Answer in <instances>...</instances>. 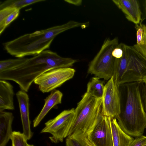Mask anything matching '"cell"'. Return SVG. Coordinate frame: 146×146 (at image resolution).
Returning <instances> with one entry per match:
<instances>
[{
	"mask_svg": "<svg viewBox=\"0 0 146 146\" xmlns=\"http://www.w3.org/2000/svg\"><path fill=\"white\" fill-rule=\"evenodd\" d=\"M14 118L12 113L0 111V146H6L11 139Z\"/></svg>",
	"mask_w": 146,
	"mask_h": 146,
	"instance_id": "5bb4252c",
	"label": "cell"
},
{
	"mask_svg": "<svg viewBox=\"0 0 146 146\" xmlns=\"http://www.w3.org/2000/svg\"><path fill=\"white\" fill-rule=\"evenodd\" d=\"M28 58L24 57L1 60L0 61V72L16 68L25 63Z\"/></svg>",
	"mask_w": 146,
	"mask_h": 146,
	"instance_id": "ffe728a7",
	"label": "cell"
},
{
	"mask_svg": "<svg viewBox=\"0 0 146 146\" xmlns=\"http://www.w3.org/2000/svg\"><path fill=\"white\" fill-rule=\"evenodd\" d=\"M16 96L19 106L23 133L28 140H30L32 137L33 133L31 128L29 97L26 92L21 90L19 91L17 93Z\"/></svg>",
	"mask_w": 146,
	"mask_h": 146,
	"instance_id": "8fae6325",
	"label": "cell"
},
{
	"mask_svg": "<svg viewBox=\"0 0 146 146\" xmlns=\"http://www.w3.org/2000/svg\"><path fill=\"white\" fill-rule=\"evenodd\" d=\"M17 10L11 7H7L0 10V23L3 22L6 18L13 12Z\"/></svg>",
	"mask_w": 146,
	"mask_h": 146,
	"instance_id": "484cf974",
	"label": "cell"
},
{
	"mask_svg": "<svg viewBox=\"0 0 146 146\" xmlns=\"http://www.w3.org/2000/svg\"><path fill=\"white\" fill-rule=\"evenodd\" d=\"M135 28L136 30L137 45H140L141 42L143 35V24L141 22L139 24L136 25Z\"/></svg>",
	"mask_w": 146,
	"mask_h": 146,
	"instance_id": "d4e9b609",
	"label": "cell"
},
{
	"mask_svg": "<svg viewBox=\"0 0 146 146\" xmlns=\"http://www.w3.org/2000/svg\"><path fill=\"white\" fill-rule=\"evenodd\" d=\"M123 51L119 44L115 48L112 52V56L115 58H121L123 55Z\"/></svg>",
	"mask_w": 146,
	"mask_h": 146,
	"instance_id": "83f0119b",
	"label": "cell"
},
{
	"mask_svg": "<svg viewBox=\"0 0 146 146\" xmlns=\"http://www.w3.org/2000/svg\"><path fill=\"white\" fill-rule=\"evenodd\" d=\"M75 72V70L70 67L53 69L42 73L34 82L38 85L40 91L47 93L72 78Z\"/></svg>",
	"mask_w": 146,
	"mask_h": 146,
	"instance_id": "52a82bcc",
	"label": "cell"
},
{
	"mask_svg": "<svg viewBox=\"0 0 146 146\" xmlns=\"http://www.w3.org/2000/svg\"><path fill=\"white\" fill-rule=\"evenodd\" d=\"M102 114L115 118L121 112V95L119 87L112 77L105 85L102 98Z\"/></svg>",
	"mask_w": 146,
	"mask_h": 146,
	"instance_id": "9c48e42d",
	"label": "cell"
},
{
	"mask_svg": "<svg viewBox=\"0 0 146 146\" xmlns=\"http://www.w3.org/2000/svg\"><path fill=\"white\" fill-rule=\"evenodd\" d=\"M119 44L123 49V55L119 58H115L113 76L114 82L119 87L126 70L129 59L128 45L122 43H120Z\"/></svg>",
	"mask_w": 146,
	"mask_h": 146,
	"instance_id": "2e32d148",
	"label": "cell"
},
{
	"mask_svg": "<svg viewBox=\"0 0 146 146\" xmlns=\"http://www.w3.org/2000/svg\"><path fill=\"white\" fill-rule=\"evenodd\" d=\"M118 44L117 38L106 39L100 50L90 63L88 73L100 79H110L113 76L115 58L112 56V52Z\"/></svg>",
	"mask_w": 146,
	"mask_h": 146,
	"instance_id": "5b68a950",
	"label": "cell"
},
{
	"mask_svg": "<svg viewBox=\"0 0 146 146\" xmlns=\"http://www.w3.org/2000/svg\"><path fill=\"white\" fill-rule=\"evenodd\" d=\"M141 82L125 84L127 94L124 109L115 117L125 132L136 137L142 135L146 128V112L140 87Z\"/></svg>",
	"mask_w": 146,
	"mask_h": 146,
	"instance_id": "3957f363",
	"label": "cell"
},
{
	"mask_svg": "<svg viewBox=\"0 0 146 146\" xmlns=\"http://www.w3.org/2000/svg\"><path fill=\"white\" fill-rule=\"evenodd\" d=\"M26 146H35L33 145L29 144H27Z\"/></svg>",
	"mask_w": 146,
	"mask_h": 146,
	"instance_id": "d6a6232c",
	"label": "cell"
},
{
	"mask_svg": "<svg viewBox=\"0 0 146 146\" xmlns=\"http://www.w3.org/2000/svg\"><path fill=\"white\" fill-rule=\"evenodd\" d=\"M14 95L12 85L5 80H0V111L15 109Z\"/></svg>",
	"mask_w": 146,
	"mask_h": 146,
	"instance_id": "9a60e30c",
	"label": "cell"
},
{
	"mask_svg": "<svg viewBox=\"0 0 146 146\" xmlns=\"http://www.w3.org/2000/svg\"><path fill=\"white\" fill-rule=\"evenodd\" d=\"M145 9L146 12V0L145 1Z\"/></svg>",
	"mask_w": 146,
	"mask_h": 146,
	"instance_id": "836d02e7",
	"label": "cell"
},
{
	"mask_svg": "<svg viewBox=\"0 0 146 146\" xmlns=\"http://www.w3.org/2000/svg\"><path fill=\"white\" fill-rule=\"evenodd\" d=\"M104 86V82L100 78L93 77L87 84L86 92L92 96L98 99H102Z\"/></svg>",
	"mask_w": 146,
	"mask_h": 146,
	"instance_id": "ac0fdd59",
	"label": "cell"
},
{
	"mask_svg": "<svg viewBox=\"0 0 146 146\" xmlns=\"http://www.w3.org/2000/svg\"><path fill=\"white\" fill-rule=\"evenodd\" d=\"M45 0H8L0 5V10L7 7H11L19 10L27 6Z\"/></svg>",
	"mask_w": 146,
	"mask_h": 146,
	"instance_id": "d6986e66",
	"label": "cell"
},
{
	"mask_svg": "<svg viewBox=\"0 0 146 146\" xmlns=\"http://www.w3.org/2000/svg\"><path fill=\"white\" fill-rule=\"evenodd\" d=\"M129 146H146V136L142 135L136 137Z\"/></svg>",
	"mask_w": 146,
	"mask_h": 146,
	"instance_id": "4316f807",
	"label": "cell"
},
{
	"mask_svg": "<svg viewBox=\"0 0 146 146\" xmlns=\"http://www.w3.org/2000/svg\"><path fill=\"white\" fill-rule=\"evenodd\" d=\"M144 107L145 110L146 112V94L145 95V98L144 100Z\"/></svg>",
	"mask_w": 146,
	"mask_h": 146,
	"instance_id": "4dcf8cb0",
	"label": "cell"
},
{
	"mask_svg": "<svg viewBox=\"0 0 146 146\" xmlns=\"http://www.w3.org/2000/svg\"><path fill=\"white\" fill-rule=\"evenodd\" d=\"M113 3L125 15L126 19L139 24L141 22L142 13L139 2L137 0H112Z\"/></svg>",
	"mask_w": 146,
	"mask_h": 146,
	"instance_id": "7c38bea8",
	"label": "cell"
},
{
	"mask_svg": "<svg viewBox=\"0 0 146 146\" xmlns=\"http://www.w3.org/2000/svg\"><path fill=\"white\" fill-rule=\"evenodd\" d=\"M19 12V10H17L9 15L3 22L0 23V30L4 31L7 27L17 17Z\"/></svg>",
	"mask_w": 146,
	"mask_h": 146,
	"instance_id": "603a6c76",
	"label": "cell"
},
{
	"mask_svg": "<svg viewBox=\"0 0 146 146\" xmlns=\"http://www.w3.org/2000/svg\"><path fill=\"white\" fill-rule=\"evenodd\" d=\"M142 82H143L146 86V75L144 77L142 80Z\"/></svg>",
	"mask_w": 146,
	"mask_h": 146,
	"instance_id": "f546056e",
	"label": "cell"
},
{
	"mask_svg": "<svg viewBox=\"0 0 146 146\" xmlns=\"http://www.w3.org/2000/svg\"><path fill=\"white\" fill-rule=\"evenodd\" d=\"M57 67V53L44 50L28 58L20 66L0 72V80L15 82L21 90L27 92L35 80L42 73Z\"/></svg>",
	"mask_w": 146,
	"mask_h": 146,
	"instance_id": "7a4b0ae2",
	"label": "cell"
},
{
	"mask_svg": "<svg viewBox=\"0 0 146 146\" xmlns=\"http://www.w3.org/2000/svg\"><path fill=\"white\" fill-rule=\"evenodd\" d=\"M111 126L113 146H129L134 139L122 129L115 118L111 117Z\"/></svg>",
	"mask_w": 146,
	"mask_h": 146,
	"instance_id": "e0dca14e",
	"label": "cell"
},
{
	"mask_svg": "<svg viewBox=\"0 0 146 146\" xmlns=\"http://www.w3.org/2000/svg\"><path fill=\"white\" fill-rule=\"evenodd\" d=\"M11 146H26L28 140L23 133L13 131L11 137Z\"/></svg>",
	"mask_w": 146,
	"mask_h": 146,
	"instance_id": "44dd1931",
	"label": "cell"
},
{
	"mask_svg": "<svg viewBox=\"0 0 146 146\" xmlns=\"http://www.w3.org/2000/svg\"><path fill=\"white\" fill-rule=\"evenodd\" d=\"M102 99L85 93L75 109L74 119L67 137L86 138L102 114Z\"/></svg>",
	"mask_w": 146,
	"mask_h": 146,
	"instance_id": "277c9868",
	"label": "cell"
},
{
	"mask_svg": "<svg viewBox=\"0 0 146 146\" xmlns=\"http://www.w3.org/2000/svg\"><path fill=\"white\" fill-rule=\"evenodd\" d=\"M87 139L92 146H113L111 117L102 114Z\"/></svg>",
	"mask_w": 146,
	"mask_h": 146,
	"instance_id": "30bf717a",
	"label": "cell"
},
{
	"mask_svg": "<svg viewBox=\"0 0 146 146\" xmlns=\"http://www.w3.org/2000/svg\"><path fill=\"white\" fill-rule=\"evenodd\" d=\"M128 66L120 86L129 83L142 82L143 78L146 75V57L133 46H128Z\"/></svg>",
	"mask_w": 146,
	"mask_h": 146,
	"instance_id": "ba28073f",
	"label": "cell"
},
{
	"mask_svg": "<svg viewBox=\"0 0 146 146\" xmlns=\"http://www.w3.org/2000/svg\"><path fill=\"white\" fill-rule=\"evenodd\" d=\"M86 138L67 137L66 146H86Z\"/></svg>",
	"mask_w": 146,
	"mask_h": 146,
	"instance_id": "7402d4cb",
	"label": "cell"
},
{
	"mask_svg": "<svg viewBox=\"0 0 146 146\" xmlns=\"http://www.w3.org/2000/svg\"><path fill=\"white\" fill-rule=\"evenodd\" d=\"M143 35L141 44L137 45L135 44L133 47L145 57H146V25L143 24Z\"/></svg>",
	"mask_w": 146,
	"mask_h": 146,
	"instance_id": "cb8c5ba5",
	"label": "cell"
},
{
	"mask_svg": "<svg viewBox=\"0 0 146 146\" xmlns=\"http://www.w3.org/2000/svg\"><path fill=\"white\" fill-rule=\"evenodd\" d=\"M64 1L69 4L77 6L81 5L82 3V0H65Z\"/></svg>",
	"mask_w": 146,
	"mask_h": 146,
	"instance_id": "f1b7e54d",
	"label": "cell"
},
{
	"mask_svg": "<svg viewBox=\"0 0 146 146\" xmlns=\"http://www.w3.org/2000/svg\"><path fill=\"white\" fill-rule=\"evenodd\" d=\"M85 23L70 21L63 24L27 34L4 43L5 50L17 58L36 55L48 48L56 36L68 30L78 27L83 28Z\"/></svg>",
	"mask_w": 146,
	"mask_h": 146,
	"instance_id": "6da1fadb",
	"label": "cell"
},
{
	"mask_svg": "<svg viewBox=\"0 0 146 146\" xmlns=\"http://www.w3.org/2000/svg\"><path fill=\"white\" fill-rule=\"evenodd\" d=\"M63 94L60 91L54 90L44 99V104L42 110L33 120V126H37L48 112L56 105L60 104Z\"/></svg>",
	"mask_w": 146,
	"mask_h": 146,
	"instance_id": "4fadbf2b",
	"label": "cell"
},
{
	"mask_svg": "<svg viewBox=\"0 0 146 146\" xmlns=\"http://www.w3.org/2000/svg\"><path fill=\"white\" fill-rule=\"evenodd\" d=\"M75 116V109L64 110L54 118L46 122L40 133L51 134L49 138L53 143L62 142L67 137Z\"/></svg>",
	"mask_w": 146,
	"mask_h": 146,
	"instance_id": "8992f818",
	"label": "cell"
},
{
	"mask_svg": "<svg viewBox=\"0 0 146 146\" xmlns=\"http://www.w3.org/2000/svg\"><path fill=\"white\" fill-rule=\"evenodd\" d=\"M86 146H92L89 143V142L88 141V140L87 139V142L86 143Z\"/></svg>",
	"mask_w": 146,
	"mask_h": 146,
	"instance_id": "1f68e13d",
	"label": "cell"
}]
</instances>
